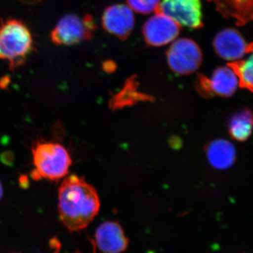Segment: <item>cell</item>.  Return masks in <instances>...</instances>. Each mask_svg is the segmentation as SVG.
<instances>
[{"mask_svg":"<svg viewBox=\"0 0 253 253\" xmlns=\"http://www.w3.org/2000/svg\"><path fill=\"white\" fill-rule=\"evenodd\" d=\"M216 53L222 59L234 61L252 52L253 44H248L241 33L234 28L223 30L213 42Z\"/></svg>","mask_w":253,"mask_h":253,"instance_id":"obj_8","label":"cell"},{"mask_svg":"<svg viewBox=\"0 0 253 253\" xmlns=\"http://www.w3.org/2000/svg\"><path fill=\"white\" fill-rule=\"evenodd\" d=\"M167 59L169 68L176 74H191L201 66L202 52L194 41L181 38L174 42L169 48Z\"/></svg>","mask_w":253,"mask_h":253,"instance_id":"obj_5","label":"cell"},{"mask_svg":"<svg viewBox=\"0 0 253 253\" xmlns=\"http://www.w3.org/2000/svg\"><path fill=\"white\" fill-rule=\"evenodd\" d=\"M228 66L235 73L239 84L241 87L253 90V56L249 59L234 61Z\"/></svg>","mask_w":253,"mask_h":253,"instance_id":"obj_15","label":"cell"},{"mask_svg":"<svg viewBox=\"0 0 253 253\" xmlns=\"http://www.w3.org/2000/svg\"><path fill=\"white\" fill-rule=\"evenodd\" d=\"M180 26L162 13L149 18L143 26V36L148 45H166L179 36Z\"/></svg>","mask_w":253,"mask_h":253,"instance_id":"obj_7","label":"cell"},{"mask_svg":"<svg viewBox=\"0 0 253 253\" xmlns=\"http://www.w3.org/2000/svg\"><path fill=\"white\" fill-rule=\"evenodd\" d=\"M59 217L71 232L85 229L100 208L96 189L76 174L65 178L59 189Z\"/></svg>","mask_w":253,"mask_h":253,"instance_id":"obj_1","label":"cell"},{"mask_svg":"<svg viewBox=\"0 0 253 253\" xmlns=\"http://www.w3.org/2000/svg\"><path fill=\"white\" fill-rule=\"evenodd\" d=\"M96 26L90 15L84 17L67 15L59 20L51 32V40L56 45H74L90 40Z\"/></svg>","mask_w":253,"mask_h":253,"instance_id":"obj_4","label":"cell"},{"mask_svg":"<svg viewBox=\"0 0 253 253\" xmlns=\"http://www.w3.org/2000/svg\"><path fill=\"white\" fill-rule=\"evenodd\" d=\"M156 11L172 18L179 26L193 29L204 26L201 0H162Z\"/></svg>","mask_w":253,"mask_h":253,"instance_id":"obj_6","label":"cell"},{"mask_svg":"<svg viewBox=\"0 0 253 253\" xmlns=\"http://www.w3.org/2000/svg\"><path fill=\"white\" fill-rule=\"evenodd\" d=\"M103 27L110 34L121 40L129 37L134 26V16L132 10L124 4L110 6L102 15Z\"/></svg>","mask_w":253,"mask_h":253,"instance_id":"obj_9","label":"cell"},{"mask_svg":"<svg viewBox=\"0 0 253 253\" xmlns=\"http://www.w3.org/2000/svg\"><path fill=\"white\" fill-rule=\"evenodd\" d=\"M33 50V35L23 21L0 19V59L7 61L10 69L22 66Z\"/></svg>","mask_w":253,"mask_h":253,"instance_id":"obj_2","label":"cell"},{"mask_svg":"<svg viewBox=\"0 0 253 253\" xmlns=\"http://www.w3.org/2000/svg\"><path fill=\"white\" fill-rule=\"evenodd\" d=\"M212 1L218 12L226 18H232L239 26H245L253 19V0H208Z\"/></svg>","mask_w":253,"mask_h":253,"instance_id":"obj_12","label":"cell"},{"mask_svg":"<svg viewBox=\"0 0 253 253\" xmlns=\"http://www.w3.org/2000/svg\"><path fill=\"white\" fill-rule=\"evenodd\" d=\"M198 84L203 94L208 96L215 94L224 97L232 96L239 85L235 73L229 67L217 68L211 79L201 76Z\"/></svg>","mask_w":253,"mask_h":253,"instance_id":"obj_10","label":"cell"},{"mask_svg":"<svg viewBox=\"0 0 253 253\" xmlns=\"http://www.w3.org/2000/svg\"><path fill=\"white\" fill-rule=\"evenodd\" d=\"M32 155L34 169L31 175L36 180L59 181L67 175L72 165L67 149L54 141H38L32 149Z\"/></svg>","mask_w":253,"mask_h":253,"instance_id":"obj_3","label":"cell"},{"mask_svg":"<svg viewBox=\"0 0 253 253\" xmlns=\"http://www.w3.org/2000/svg\"><path fill=\"white\" fill-rule=\"evenodd\" d=\"M126 2L132 11L147 14L156 11L161 1L160 0H126Z\"/></svg>","mask_w":253,"mask_h":253,"instance_id":"obj_16","label":"cell"},{"mask_svg":"<svg viewBox=\"0 0 253 253\" xmlns=\"http://www.w3.org/2000/svg\"><path fill=\"white\" fill-rule=\"evenodd\" d=\"M206 152L208 161L215 169H228L236 161L235 147L229 141L224 139H218L211 142L208 145Z\"/></svg>","mask_w":253,"mask_h":253,"instance_id":"obj_13","label":"cell"},{"mask_svg":"<svg viewBox=\"0 0 253 253\" xmlns=\"http://www.w3.org/2000/svg\"><path fill=\"white\" fill-rule=\"evenodd\" d=\"M252 114L249 111H244L236 114L231 120L229 132L236 140L244 141L251 136L252 129Z\"/></svg>","mask_w":253,"mask_h":253,"instance_id":"obj_14","label":"cell"},{"mask_svg":"<svg viewBox=\"0 0 253 253\" xmlns=\"http://www.w3.org/2000/svg\"><path fill=\"white\" fill-rule=\"evenodd\" d=\"M3 196V187L2 184H1V181H0V201H1V198Z\"/></svg>","mask_w":253,"mask_h":253,"instance_id":"obj_17","label":"cell"},{"mask_svg":"<svg viewBox=\"0 0 253 253\" xmlns=\"http://www.w3.org/2000/svg\"><path fill=\"white\" fill-rule=\"evenodd\" d=\"M95 244L102 253H122L128 246L123 228L116 221H105L95 234Z\"/></svg>","mask_w":253,"mask_h":253,"instance_id":"obj_11","label":"cell"}]
</instances>
